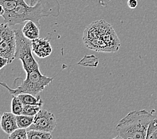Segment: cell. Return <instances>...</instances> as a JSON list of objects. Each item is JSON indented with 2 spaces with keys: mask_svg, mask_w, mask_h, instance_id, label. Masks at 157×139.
Instances as JSON below:
<instances>
[{
  "mask_svg": "<svg viewBox=\"0 0 157 139\" xmlns=\"http://www.w3.org/2000/svg\"><path fill=\"white\" fill-rule=\"evenodd\" d=\"M101 38L105 42L108 46L110 48L111 52H117L118 51L119 48L121 46V42H120L118 36L111 25L103 33Z\"/></svg>",
  "mask_w": 157,
  "mask_h": 139,
  "instance_id": "9",
  "label": "cell"
},
{
  "mask_svg": "<svg viewBox=\"0 0 157 139\" xmlns=\"http://www.w3.org/2000/svg\"><path fill=\"white\" fill-rule=\"evenodd\" d=\"M26 4L29 6H34L38 3L39 0H24Z\"/></svg>",
  "mask_w": 157,
  "mask_h": 139,
  "instance_id": "22",
  "label": "cell"
},
{
  "mask_svg": "<svg viewBox=\"0 0 157 139\" xmlns=\"http://www.w3.org/2000/svg\"><path fill=\"white\" fill-rule=\"evenodd\" d=\"M52 138L51 133L33 129H29L28 131V139H50Z\"/></svg>",
  "mask_w": 157,
  "mask_h": 139,
  "instance_id": "14",
  "label": "cell"
},
{
  "mask_svg": "<svg viewBox=\"0 0 157 139\" xmlns=\"http://www.w3.org/2000/svg\"><path fill=\"white\" fill-rule=\"evenodd\" d=\"M21 24L13 26L16 37V52L15 59H19L21 61L24 70L28 71L39 68V64L32 55V43L24 35Z\"/></svg>",
  "mask_w": 157,
  "mask_h": 139,
  "instance_id": "4",
  "label": "cell"
},
{
  "mask_svg": "<svg viewBox=\"0 0 157 139\" xmlns=\"http://www.w3.org/2000/svg\"><path fill=\"white\" fill-rule=\"evenodd\" d=\"M13 26L7 23L0 25V56L9 60L10 64L15 60L16 52V37Z\"/></svg>",
  "mask_w": 157,
  "mask_h": 139,
  "instance_id": "5",
  "label": "cell"
},
{
  "mask_svg": "<svg viewBox=\"0 0 157 139\" xmlns=\"http://www.w3.org/2000/svg\"><path fill=\"white\" fill-rule=\"evenodd\" d=\"M60 6L58 0H39L34 6L26 4L24 0H17V5L12 12H4L2 17L5 23L11 26L23 24L27 21H32L40 28V20L44 17L59 16Z\"/></svg>",
  "mask_w": 157,
  "mask_h": 139,
  "instance_id": "1",
  "label": "cell"
},
{
  "mask_svg": "<svg viewBox=\"0 0 157 139\" xmlns=\"http://www.w3.org/2000/svg\"><path fill=\"white\" fill-rule=\"evenodd\" d=\"M56 126L57 122L54 114L44 109H40L38 114L34 116L33 122L29 129L39 130L52 133Z\"/></svg>",
  "mask_w": 157,
  "mask_h": 139,
  "instance_id": "6",
  "label": "cell"
},
{
  "mask_svg": "<svg viewBox=\"0 0 157 139\" xmlns=\"http://www.w3.org/2000/svg\"><path fill=\"white\" fill-rule=\"evenodd\" d=\"M157 129V118H155L152 120V121L149 124V126L148 127L147 130V139H148L149 137L151 136V134L155 132Z\"/></svg>",
  "mask_w": 157,
  "mask_h": 139,
  "instance_id": "19",
  "label": "cell"
},
{
  "mask_svg": "<svg viewBox=\"0 0 157 139\" xmlns=\"http://www.w3.org/2000/svg\"><path fill=\"white\" fill-rule=\"evenodd\" d=\"M32 50L40 58H45L50 56L52 48L50 40L46 38H37L32 40Z\"/></svg>",
  "mask_w": 157,
  "mask_h": 139,
  "instance_id": "7",
  "label": "cell"
},
{
  "mask_svg": "<svg viewBox=\"0 0 157 139\" xmlns=\"http://www.w3.org/2000/svg\"><path fill=\"white\" fill-rule=\"evenodd\" d=\"M26 78L22 79L21 84L16 88H10L6 82H2L1 84L7 89L13 96H17L20 94H31L38 95L43 91L47 86L53 81L54 78L48 77L41 73L39 68L26 71Z\"/></svg>",
  "mask_w": 157,
  "mask_h": 139,
  "instance_id": "3",
  "label": "cell"
},
{
  "mask_svg": "<svg viewBox=\"0 0 157 139\" xmlns=\"http://www.w3.org/2000/svg\"><path fill=\"white\" fill-rule=\"evenodd\" d=\"M24 104L17 96H13L12 101V112L14 114L21 115L23 112Z\"/></svg>",
  "mask_w": 157,
  "mask_h": 139,
  "instance_id": "15",
  "label": "cell"
},
{
  "mask_svg": "<svg viewBox=\"0 0 157 139\" xmlns=\"http://www.w3.org/2000/svg\"><path fill=\"white\" fill-rule=\"evenodd\" d=\"M127 4L130 9H135L138 6V1L137 0H128Z\"/></svg>",
  "mask_w": 157,
  "mask_h": 139,
  "instance_id": "20",
  "label": "cell"
},
{
  "mask_svg": "<svg viewBox=\"0 0 157 139\" xmlns=\"http://www.w3.org/2000/svg\"><path fill=\"white\" fill-rule=\"evenodd\" d=\"M85 46L90 50L100 52H111L110 48L102 38H94L84 41Z\"/></svg>",
  "mask_w": 157,
  "mask_h": 139,
  "instance_id": "10",
  "label": "cell"
},
{
  "mask_svg": "<svg viewBox=\"0 0 157 139\" xmlns=\"http://www.w3.org/2000/svg\"><path fill=\"white\" fill-rule=\"evenodd\" d=\"M148 139H157V129L153 133Z\"/></svg>",
  "mask_w": 157,
  "mask_h": 139,
  "instance_id": "23",
  "label": "cell"
},
{
  "mask_svg": "<svg viewBox=\"0 0 157 139\" xmlns=\"http://www.w3.org/2000/svg\"><path fill=\"white\" fill-rule=\"evenodd\" d=\"M10 64L8 60L0 56V64H1V66H0V68L2 69L3 67L6 66L7 64Z\"/></svg>",
  "mask_w": 157,
  "mask_h": 139,
  "instance_id": "21",
  "label": "cell"
},
{
  "mask_svg": "<svg viewBox=\"0 0 157 139\" xmlns=\"http://www.w3.org/2000/svg\"><path fill=\"white\" fill-rule=\"evenodd\" d=\"M19 98L21 100V102L24 105H37V106H42L43 105V101L42 98L39 95H33L31 94H20L17 95Z\"/></svg>",
  "mask_w": 157,
  "mask_h": 139,
  "instance_id": "12",
  "label": "cell"
},
{
  "mask_svg": "<svg viewBox=\"0 0 157 139\" xmlns=\"http://www.w3.org/2000/svg\"><path fill=\"white\" fill-rule=\"evenodd\" d=\"M33 119H34V116H28L25 114L16 116V121L17 126L19 128H22V129L29 128V126L33 122Z\"/></svg>",
  "mask_w": 157,
  "mask_h": 139,
  "instance_id": "13",
  "label": "cell"
},
{
  "mask_svg": "<svg viewBox=\"0 0 157 139\" xmlns=\"http://www.w3.org/2000/svg\"><path fill=\"white\" fill-rule=\"evenodd\" d=\"M17 0H0V6L3 7L5 12H10L16 8Z\"/></svg>",
  "mask_w": 157,
  "mask_h": 139,
  "instance_id": "17",
  "label": "cell"
},
{
  "mask_svg": "<svg viewBox=\"0 0 157 139\" xmlns=\"http://www.w3.org/2000/svg\"><path fill=\"white\" fill-rule=\"evenodd\" d=\"M22 32L25 37L30 40L39 38L40 37V27L32 21H27L22 28Z\"/></svg>",
  "mask_w": 157,
  "mask_h": 139,
  "instance_id": "11",
  "label": "cell"
},
{
  "mask_svg": "<svg viewBox=\"0 0 157 139\" xmlns=\"http://www.w3.org/2000/svg\"><path fill=\"white\" fill-rule=\"evenodd\" d=\"M155 118L152 113L145 110L129 112L116 126L117 136L114 138L147 139L149 124Z\"/></svg>",
  "mask_w": 157,
  "mask_h": 139,
  "instance_id": "2",
  "label": "cell"
},
{
  "mask_svg": "<svg viewBox=\"0 0 157 139\" xmlns=\"http://www.w3.org/2000/svg\"><path fill=\"white\" fill-rule=\"evenodd\" d=\"M1 126L3 132L7 134L12 133L15 130L18 129L16 121V115L13 112H4L2 116Z\"/></svg>",
  "mask_w": 157,
  "mask_h": 139,
  "instance_id": "8",
  "label": "cell"
},
{
  "mask_svg": "<svg viewBox=\"0 0 157 139\" xmlns=\"http://www.w3.org/2000/svg\"><path fill=\"white\" fill-rule=\"evenodd\" d=\"M40 107L37 105H24L22 114L34 116L40 110Z\"/></svg>",
  "mask_w": 157,
  "mask_h": 139,
  "instance_id": "18",
  "label": "cell"
},
{
  "mask_svg": "<svg viewBox=\"0 0 157 139\" xmlns=\"http://www.w3.org/2000/svg\"><path fill=\"white\" fill-rule=\"evenodd\" d=\"M8 138L10 139H28V131L26 129L18 128L9 134Z\"/></svg>",
  "mask_w": 157,
  "mask_h": 139,
  "instance_id": "16",
  "label": "cell"
}]
</instances>
